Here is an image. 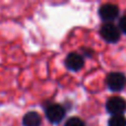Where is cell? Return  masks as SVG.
Returning <instances> with one entry per match:
<instances>
[{"label": "cell", "instance_id": "obj_7", "mask_svg": "<svg viewBox=\"0 0 126 126\" xmlns=\"http://www.w3.org/2000/svg\"><path fill=\"white\" fill-rule=\"evenodd\" d=\"M41 116L37 112H29L23 116V126H41Z\"/></svg>", "mask_w": 126, "mask_h": 126}, {"label": "cell", "instance_id": "obj_9", "mask_svg": "<svg viewBox=\"0 0 126 126\" xmlns=\"http://www.w3.org/2000/svg\"><path fill=\"white\" fill-rule=\"evenodd\" d=\"M65 126H85L84 122L79 117H71L66 121Z\"/></svg>", "mask_w": 126, "mask_h": 126}, {"label": "cell", "instance_id": "obj_6", "mask_svg": "<svg viewBox=\"0 0 126 126\" xmlns=\"http://www.w3.org/2000/svg\"><path fill=\"white\" fill-rule=\"evenodd\" d=\"M65 65H66V67L69 70L76 72L83 67V65H84V60H83V58L81 57L80 54L72 52V53H70L66 57V59H65Z\"/></svg>", "mask_w": 126, "mask_h": 126}, {"label": "cell", "instance_id": "obj_1", "mask_svg": "<svg viewBox=\"0 0 126 126\" xmlns=\"http://www.w3.org/2000/svg\"><path fill=\"white\" fill-rule=\"evenodd\" d=\"M106 111L113 115H123L126 111V101L121 96H112L106 102Z\"/></svg>", "mask_w": 126, "mask_h": 126}, {"label": "cell", "instance_id": "obj_8", "mask_svg": "<svg viewBox=\"0 0 126 126\" xmlns=\"http://www.w3.org/2000/svg\"><path fill=\"white\" fill-rule=\"evenodd\" d=\"M109 126H126V117L124 115H113L109 120Z\"/></svg>", "mask_w": 126, "mask_h": 126}, {"label": "cell", "instance_id": "obj_4", "mask_svg": "<svg viewBox=\"0 0 126 126\" xmlns=\"http://www.w3.org/2000/svg\"><path fill=\"white\" fill-rule=\"evenodd\" d=\"M65 111L59 104H52L46 109V116L51 123L58 124L64 118Z\"/></svg>", "mask_w": 126, "mask_h": 126}, {"label": "cell", "instance_id": "obj_10", "mask_svg": "<svg viewBox=\"0 0 126 126\" xmlns=\"http://www.w3.org/2000/svg\"><path fill=\"white\" fill-rule=\"evenodd\" d=\"M118 26H120V29L123 31V32L126 34V16L122 18V19L120 20V23H118Z\"/></svg>", "mask_w": 126, "mask_h": 126}, {"label": "cell", "instance_id": "obj_5", "mask_svg": "<svg viewBox=\"0 0 126 126\" xmlns=\"http://www.w3.org/2000/svg\"><path fill=\"white\" fill-rule=\"evenodd\" d=\"M118 13H120V9L117 6L113 3H105L101 6V8L98 9V15H100L101 19L104 21L111 22L112 20L117 18Z\"/></svg>", "mask_w": 126, "mask_h": 126}, {"label": "cell", "instance_id": "obj_2", "mask_svg": "<svg viewBox=\"0 0 126 126\" xmlns=\"http://www.w3.org/2000/svg\"><path fill=\"white\" fill-rule=\"evenodd\" d=\"M106 84L111 91H122L126 86V76L120 72L110 73L106 78Z\"/></svg>", "mask_w": 126, "mask_h": 126}, {"label": "cell", "instance_id": "obj_3", "mask_svg": "<svg viewBox=\"0 0 126 126\" xmlns=\"http://www.w3.org/2000/svg\"><path fill=\"white\" fill-rule=\"evenodd\" d=\"M101 37L109 43H116L121 38V33L115 24L109 22L103 24L101 28Z\"/></svg>", "mask_w": 126, "mask_h": 126}]
</instances>
